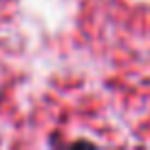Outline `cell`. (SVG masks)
<instances>
[]
</instances>
